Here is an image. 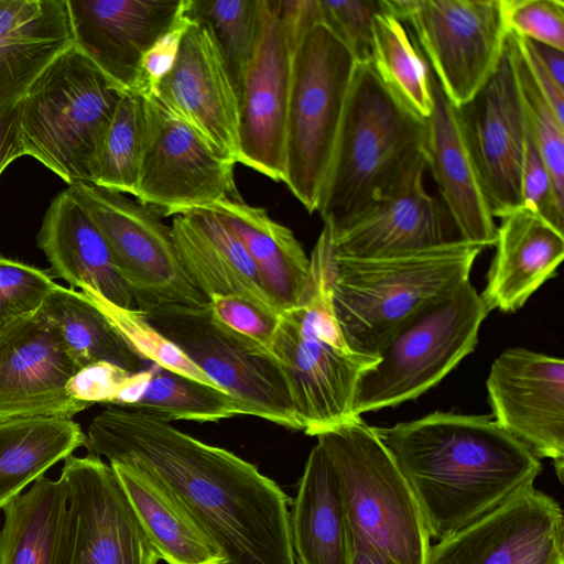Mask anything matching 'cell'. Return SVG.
<instances>
[{"instance_id": "cell-1", "label": "cell", "mask_w": 564, "mask_h": 564, "mask_svg": "<svg viewBox=\"0 0 564 564\" xmlns=\"http://www.w3.org/2000/svg\"><path fill=\"white\" fill-rule=\"evenodd\" d=\"M86 447L143 474L221 552L224 564H295L292 499L236 454L116 405L93 419Z\"/></svg>"}, {"instance_id": "cell-2", "label": "cell", "mask_w": 564, "mask_h": 564, "mask_svg": "<svg viewBox=\"0 0 564 564\" xmlns=\"http://www.w3.org/2000/svg\"><path fill=\"white\" fill-rule=\"evenodd\" d=\"M375 431L437 542L533 486L542 471L541 459L489 416L437 411Z\"/></svg>"}, {"instance_id": "cell-3", "label": "cell", "mask_w": 564, "mask_h": 564, "mask_svg": "<svg viewBox=\"0 0 564 564\" xmlns=\"http://www.w3.org/2000/svg\"><path fill=\"white\" fill-rule=\"evenodd\" d=\"M427 120L371 62L357 63L317 212L336 228L378 199L423 182Z\"/></svg>"}, {"instance_id": "cell-4", "label": "cell", "mask_w": 564, "mask_h": 564, "mask_svg": "<svg viewBox=\"0 0 564 564\" xmlns=\"http://www.w3.org/2000/svg\"><path fill=\"white\" fill-rule=\"evenodd\" d=\"M482 248L456 242L391 257L327 260L330 306L347 347L378 357L394 329L415 311L469 280Z\"/></svg>"}, {"instance_id": "cell-5", "label": "cell", "mask_w": 564, "mask_h": 564, "mask_svg": "<svg viewBox=\"0 0 564 564\" xmlns=\"http://www.w3.org/2000/svg\"><path fill=\"white\" fill-rule=\"evenodd\" d=\"M330 246V234L322 229L304 297L281 313L270 346L286 377L301 429L310 436L359 417L354 413L358 381L379 362V357L351 351L339 333L327 278Z\"/></svg>"}, {"instance_id": "cell-6", "label": "cell", "mask_w": 564, "mask_h": 564, "mask_svg": "<svg viewBox=\"0 0 564 564\" xmlns=\"http://www.w3.org/2000/svg\"><path fill=\"white\" fill-rule=\"evenodd\" d=\"M122 91L72 45L41 73L17 108L25 154L69 186L90 184Z\"/></svg>"}, {"instance_id": "cell-7", "label": "cell", "mask_w": 564, "mask_h": 564, "mask_svg": "<svg viewBox=\"0 0 564 564\" xmlns=\"http://www.w3.org/2000/svg\"><path fill=\"white\" fill-rule=\"evenodd\" d=\"M336 475L346 527L389 564H426L431 538L414 494L361 416L316 435Z\"/></svg>"}, {"instance_id": "cell-8", "label": "cell", "mask_w": 564, "mask_h": 564, "mask_svg": "<svg viewBox=\"0 0 564 564\" xmlns=\"http://www.w3.org/2000/svg\"><path fill=\"white\" fill-rule=\"evenodd\" d=\"M488 310L466 280L405 318L359 379L356 416L416 399L474 351Z\"/></svg>"}, {"instance_id": "cell-9", "label": "cell", "mask_w": 564, "mask_h": 564, "mask_svg": "<svg viewBox=\"0 0 564 564\" xmlns=\"http://www.w3.org/2000/svg\"><path fill=\"white\" fill-rule=\"evenodd\" d=\"M357 61L321 21L292 50L284 184L317 212Z\"/></svg>"}, {"instance_id": "cell-10", "label": "cell", "mask_w": 564, "mask_h": 564, "mask_svg": "<svg viewBox=\"0 0 564 564\" xmlns=\"http://www.w3.org/2000/svg\"><path fill=\"white\" fill-rule=\"evenodd\" d=\"M144 315L232 398L239 414L302 430L283 368L271 349L223 324L208 304H165Z\"/></svg>"}, {"instance_id": "cell-11", "label": "cell", "mask_w": 564, "mask_h": 564, "mask_svg": "<svg viewBox=\"0 0 564 564\" xmlns=\"http://www.w3.org/2000/svg\"><path fill=\"white\" fill-rule=\"evenodd\" d=\"M406 28L443 93L459 107L498 67L507 45L501 0H382Z\"/></svg>"}, {"instance_id": "cell-12", "label": "cell", "mask_w": 564, "mask_h": 564, "mask_svg": "<svg viewBox=\"0 0 564 564\" xmlns=\"http://www.w3.org/2000/svg\"><path fill=\"white\" fill-rule=\"evenodd\" d=\"M69 187L106 239L135 310L148 313L165 304H208L184 270L171 226L158 210L89 183Z\"/></svg>"}, {"instance_id": "cell-13", "label": "cell", "mask_w": 564, "mask_h": 564, "mask_svg": "<svg viewBox=\"0 0 564 564\" xmlns=\"http://www.w3.org/2000/svg\"><path fill=\"white\" fill-rule=\"evenodd\" d=\"M144 138L134 198L174 217L240 196L236 163L214 152L155 97H143Z\"/></svg>"}, {"instance_id": "cell-14", "label": "cell", "mask_w": 564, "mask_h": 564, "mask_svg": "<svg viewBox=\"0 0 564 564\" xmlns=\"http://www.w3.org/2000/svg\"><path fill=\"white\" fill-rule=\"evenodd\" d=\"M59 477L67 489L64 564H158L109 464L90 454L69 455Z\"/></svg>"}, {"instance_id": "cell-15", "label": "cell", "mask_w": 564, "mask_h": 564, "mask_svg": "<svg viewBox=\"0 0 564 564\" xmlns=\"http://www.w3.org/2000/svg\"><path fill=\"white\" fill-rule=\"evenodd\" d=\"M456 108L492 216L501 218L522 206L521 171L527 127L507 45L489 79L468 101Z\"/></svg>"}, {"instance_id": "cell-16", "label": "cell", "mask_w": 564, "mask_h": 564, "mask_svg": "<svg viewBox=\"0 0 564 564\" xmlns=\"http://www.w3.org/2000/svg\"><path fill=\"white\" fill-rule=\"evenodd\" d=\"M495 421L538 458L564 475V361L510 348L491 365L486 381Z\"/></svg>"}, {"instance_id": "cell-17", "label": "cell", "mask_w": 564, "mask_h": 564, "mask_svg": "<svg viewBox=\"0 0 564 564\" xmlns=\"http://www.w3.org/2000/svg\"><path fill=\"white\" fill-rule=\"evenodd\" d=\"M426 564H564V513L534 486L454 535L431 544Z\"/></svg>"}, {"instance_id": "cell-18", "label": "cell", "mask_w": 564, "mask_h": 564, "mask_svg": "<svg viewBox=\"0 0 564 564\" xmlns=\"http://www.w3.org/2000/svg\"><path fill=\"white\" fill-rule=\"evenodd\" d=\"M80 368L58 328L39 312L0 334V420L74 415L90 404L69 384Z\"/></svg>"}, {"instance_id": "cell-19", "label": "cell", "mask_w": 564, "mask_h": 564, "mask_svg": "<svg viewBox=\"0 0 564 564\" xmlns=\"http://www.w3.org/2000/svg\"><path fill=\"white\" fill-rule=\"evenodd\" d=\"M292 45L275 0H261L257 45L239 96V163L274 182L285 177Z\"/></svg>"}, {"instance_id": "cell-20", "label": "cell", "mask_w": 564, "mask_h": 564, "mask_svg": "<svg viewBox=\"0 0 564 564\" xmlns=\"http://www.w3.org/2000/svg\"><path fill=\"white\" fill-rule=\"evenodd\" d=\"M155 98L214 152L239 163V100L205 24L193 19L176 62L161 80Z\"/></svg>"}, {"instance_id": "cell-21", "label": "cell", "mask_w": 564, "mask_h": 564, "mask_svg": "<svg viewBox=\"0 0 564 564\" xmlns=\"http://www.w3.org/2000/svg\"><path fill=\"white\" fill-rule=\"evenodd\" d=\"M183 0H67L73 45L123 91L142 56L175 21Z\"/></svg>"}, {"instance_id": "cell-22", "label": "cell", "mask_w": 564, "mask_h": 564, "mask_svg": "<svg viewBox=\"0 0 564 564\" xmlns=\"http://www.w3.org/2000/svg\"><path fill=\"white\" fill-rule=\"evenodd\" d=\"M332 236L335 257L348 259L391 257L466 242L423 182L373 202L332 228Z\"/></svg>"}, {"instance_id": "cell-23", "label": "cell", "mask_w": 564, "mask_h": 564, "mask_svg": "<svg viewBox=\"0 0 564 564\" xmlns=\"http://www.w3.org/2000/svg\"><path fill=\"white\" fill-rule=\"evenodd\" d=\"M433 107L427 120L426 169L442 204L466 242L495 246L497 225L464 138L457 108L430 70Z\"/></svg>"}, {"instance_id": "cell-24", "label": "cell", "mask_w": 564, "mask_h": 564, "mask_svg": "<svg viewBox=\"0 0 564 564\" xmlns=\"http://www.w3.org/2000/svg\"><path fill=\"white\" fill-rule=\"evenodd\" d=\"M36 239L52 272L72 289L121 308H135L106 239L69 186L52 199Z\"/></svg>"}, {"instance_id": "cell-25", "label": "cell", "mask_w": 564, "mask_h": 564, "mask_svg": "<svg viewBox=\"0 0 564 564\" xmlns=\"http://www.w3.org/2000/svg\"><path fill=\"white\" fill-rule=\"evenodd\" d=\"M72 45L67 0H0V119Z\"/></svg>"}, {"instance_id": "cell-26", "label": "cell", "mask_w": 564, "mask_h": 564, "mask_svg": "<svg viewBox=\"0 0 564 564\" xmlns=\"http://www.w3.org/2000/svg\"><path fill=\"white\" fill-rule=\"evenodd\" d=\"M500 219L496 253L479 295L488 312L513 313L556 274L564 257V232L524 206Z\"/></svg>"}, {"instance_id": "cell-27", "label": "cell", "mask_w": 564, "mask_h": 564, "mask_svg": "<svg viewBox=\"0 0 564 564\" xmlns=\"http://www.w3.org/2000/svg\"><path fill=\"white\" fill-rule=\"evenodd\" d=\"M171 230L184 270L208 301L243 295L279 312L251 257L216 212L202 208L176 215Z\"/></svg>"}, {"instance_id": "cell-28", "label": "cell", "mask_w": 564, "mask_h": 564, "mask_svg": "<svg viewBox=\"0 0 564 564\" xmlns=\"http://www.w3.org/2000/svg\"><path fill=\"white\" fill-rule=\"evenodd\" d=\"M236 235L251 257L275 308L282 313L297 306L306 292L311 261L291 229L272 219L262 207L241 196L209 207Z\"/></svg>"}, {"instance_id": "cell-29", "label": "cell", "mask_w": 564, "mask_h": 564, "mask_svg": "<svg viewBox=\"0 0 564 564\" xmlns=\"http://www.w3.org/2000/svg\"><path fill=\"white\" fill-rule=\"evenodd\" d=\"M289 523L296 564H347L340 491L330 462L318 443L306 459Z\"/></svg>"}, {"instance_id": "cell-30", "label": "cell", "mask_w": 564, "mask_h": 564, "mask_svg": "<svg viewBox=\"0 0 564 564\" xmlns=\"http://www.w3.org/2000/svg\"><path fill=\"white\" fill-rule=\"evenodd\" d=\"M67 489L45 476L4 508L0 564H64Z\"/></svg>"}, {"instance_id": "cell-31", "label": "cell", "mask_w": 564, "mask_h": 564, "mask_svg": "<svg viewBox=\"0 0 564 564\" xmlns=\"http://www.w3.org/2000/svg\"><path fill=\"white\" fill-rule=\"evenodd\" d=\"M86 443L87 435L73 419L0 420V509Z\"/></svg>"}, {"instance_id": "cell-32", "label": "cell", "mask_w": 564, "mask_h": 564, "mask_svg": "<svg viewBox=\"0 0 564 564\" xmlns=\"http://www.w3.org/2000/svg\"><path fill=\"white\" fill-rule=\"evenodd\" d=\"M39 313L58 328L80 369L109 364L134 373L149 365L87 293L56 284Z\"/></svg>"}, {"instance_id": "cell-33", "label": "cell", "mask_w": 564, "mask_h": 564, "mask_svg": "<svg viewBox=\"0 0 564 564\" xmlns=\"http://www.w3.org/2000/svg\"><path fill=\"white\" fill-rule=\"evenodd\" d=\"M126 491L152 546L166 564H224L221 552L140 471L109 464Z\"/></svg>"}, {"instance_id": "cell-34", "label": "cell", "mask_w": 564, "mask_h": 564, "mask_svg": "<svg viewBox=\"0 0 564 564\" xmlns=\"http://www.w3.org/2000/svg\"><path fill=\"white\" fill-rule=\"evenodd\" d=\"M130 409L169 422H216L239 414L227 392L154 362H149L145 384Z\"/></svg>"}, {"instance_id": "cell-35", "label": "cell", "mask_w": 564, "mask_h": 564, "mask_svg": "<svg viewBox=\"0 0 564 564\" xmlns=\"http://www.w3.org/2000/svg\"><path fill=\"white\" fill-rule=\"evenodd\" d=\"M370 62L381 79L406 105L424 118L430 116L433 107L430 68L405 25L384 8L372 20Z\"/></svg>"}, {"instance_id": "cell-36", "label": "cell", "mask_w": 564, "mask_h": 564, "mask_svg": "<svg viewBox=\"0 0 564 564\" xmlns=\"http://www.w3.org/2000/svg\"><path fill=\"white\" fill-rule=\"evenodd\" d=\"M143 138V97L134 91H122L98 154L90 184L134 197Z\"/></svg>"}, {"instance_id": "cell-37", "label": "cell", "mask_w": 564, "mask_h": 564, "mask_svg": "<svg viewBox=\"0 0 564 564\" xmlns=\"http://www.w3.org/2000/svg\"><path fill=\"white\" fill-rule=\"evenodd\" d=\"M191 13L210 31L239 100L259 37L261 0H191Z\"/></svg>"}, {"instance_id": "cell-38", "label": "cell", "mask_w": 564, "mask_h": 564, "mask_svg": "<svg viewBox=\"0 0 564 564\" xmlns=\"http://www.w3.org/2000/svg\"><path fill=\"white\" fill-rule=\"evenodd\" d=\"M507 46L514 65L525 117L546 165L556 206L564 212V123L536 86L517 39L510 32Z\"/></svg>"}, {"instance_id": "cell-39", "label": "cell", "mask_w": 564, "mask_h": 564, "mask_svg": "<svg viewBox=\"0 0 564 564\" xmlns=\"http://www.w3.org/2000/svg\"><path fill=\"white\" fill-rule=\"evenodd\" d=\"M87 294L96 300L110 322L144 360L218 388L176 345L154 328L144 313L135 308H121L95 294Z\"/></svg>"}, {"instance_id": "cell-40", "label": "cell", "mask_w": 564, "mask_h": 564, "mask_svg": "<svg viewBox=\"0 0 564 564\" xmlns=\"http://www.w3.org/2000/svg\"><path fill=\"white\" fill-rule=\"evenodd\" d=\"M56 284L47 271L0 256V334L36 314Z\"/></svg>"}, {"instance_id": "cell-41", "label": "cell", "mask_w": 564, "mask_h": 564, "mask_svg": "<svg viewBox=\"0 0 564 564\" xmlns=\"http://www.w3.org/2000/svg\"><path fill=\"white\" fill-rule=\"evenodd\" d=\"M323 22L351 52L357 63L371 61L372 20L382 0H317Z\"/></svg>"}, {"instance_id": "cell-42", "label": "cell", "mask_w": 564, "mask_h": 564, "mask_svg": "<svg viewBox=\"0 0 564 564\" xmlns=\"http://www.w3.org/2000/svg\"><path fill=\"white\" fill-rule=\"evenodd\" d=\"M501 4L510 33L564 51L562 0H501Z\"/></svg>"}, {"instance_id": "cell-43", "label": "cell", "mask_w": 564, "mask_h": 564, "mask_svg": "<svg viewBox=\"0 0 564 564\" xmlns=\"http://www.w3.org/2000/svg\"><path fill=\"white\" fill-rule=\"evenodd\" d=\"M192 22L191 0H183L173 24L142 56L134 93L142 97L156 96L161 80L176 62L183 37Z\"/></svg>"}, {"instance_id": "cell-44", "label": "cell", "mask_w": 564, "mask_h": 564, "mask_svg": "<svg viewBox=\"0 0 564 564\" xmlns=\"http://www.w3.org/2000/svg\"><path fill=\"white\" fill-rule=\"evenodd\" d=\"M208 305L223 324L270 349L281 313L243 295L212 297Z\"/></svg>"}, {"instance_id": "cell-45", "label": "cell", "mask_w": 564, "mask_h": 564, "mask_svg": "<svg viewBox=\"0 0 564 564\" xmlns=\"http://www.w3.org/2000/svg\"><path fill=\"white\" fill-rule=\"evenodd\" d=\"M131 373L109 364L83 368L69 384L70 394L88 404H111L120 387Z\"/></svg>"}, {"instance_id": "cell-46", "label": "cell", "mask_w": 564, "mask_h": 564, "mask_svg": "<svg viewBox=\"0 0 564 564\" xmlns=\"http://www.w3.org/2000/svg\"><path fill=\"white\" fill-rule=\"evenodd\" d=\"M513 35L517 39L518 45L536 86L553 108L558 120L564 123V88L561 87L549 74V72L542 66V64L527 45L525 41L516 34Z\"/></svg>"}, {"instance_id": "cell-47", "label": "cell", "mask_w": 564, "mask_h": 564, "mask_svg": "<svg viewBox=\"0 0 564 564\" xmlns=\"http://www.w3.org/2000/svg\"><path fill=\"white\" fill-rule=\"evenodd\" d=\"M20 138L18 109L0 119V174L13 160L24 155Z\"/></svg>"}, {"instance_id": "cell-48", "label": "cell", "mask_w": 564, "mask_h": 564, "mask_svg": "<svg viewBox=\"0 0 564 564\" xmlns=\"http://www.w3.org/2000/svg\"><path fill=\"white\" fill-rule=\"evenodd\" d=\"M346 536L347 564H389L364 535L346 527Z\"/></svg>"}, {"instance_id": "cell-49", "label": "cell", "mask_w": 564, "mask_h": 564, "mask_svg": "<svg viewBox=\"0 0 564 564\" xmlns=\"http://www.w3.org/2000/svg\"><path fill=\"white\" fill-rule=\"evenodd\" d=\"M523 40L553 79L564 88V51L527 39Z\"/></svg>"}]
</instances>
